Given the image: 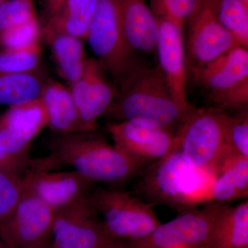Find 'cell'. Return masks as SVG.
<instances>
[{"label":"cell","instance_id":"obj_1","mask_svg":"<svg viewBox=\"0 0 248 248\" xmlns=\"http://www.w3.org/2000/svg\"><path fill=\"white\" fill-rule=\"evenodd\" d=\"M94 133L58 134L49 144V154L31 158L29 169L51 171L70 166L94 184H118L138 174L145 164L124 154Z\"/></svg>","mask_w":248,"mask_h":248},{"label":"cell","instance_id":"obj_2","mask_svg":"<svg viewBox=\"0 0 248 248\" xmlns=\"http://www.w3.org/2000/svg\"><path fill=\"white\" fill-rule=\"evenodd\" d=\"M119 86L107 114L120 122L173 131L187 113L173 99L159 66L151 68L139 62Z\"/></svg>","mask_w":248,"mask_h":248},{"label":"cell","instance_id":"obj_3","mask_svg":"<svg viewBox=\"0 0 248 248\" xmlns=\"http://www.w3.org/2000/svg\"><path fill=\"white\" fill-rule=\"evenodd\" d=\"M234 117L218 108L192 107L179 128L183 158L195 169L219 168L228 155V130Z\"/></svg>","mask_w":248,"mask_h":248},{"label":"cell","instance_id":"obj_4","mask_svg":"<svg viewBox=\"0 0 248 248\" xmlns=\"http://www.w3.org/2000/svg\"><path fill=\"white\" fill-rule=\"evenodd\" d=\"M89 197L104 229L117 241L145 239L161 224L155 210L131 194L115 189H99Z\"/></svg>","mask_w":248,"mask_h":248},{"label":"cell","instance_id":"obj_5","mask_svg":"<svg viewBox=\"0 0 248 248\" xmlns=\"http://www.w3.org/2000/svg\"><path fill=\"white\" fill-rule=\"evenodd\" d=\"M86 40L118 84L140 62L124 35L119 0H99Z\"/></svg>","mask_w":248,"mask_h":248},{"label":"cell","instance_id":"obj_6","mask_svg":"<svg viewBox=\"0 0 248 248\" xmlns=\"http://www.w3.org/2000/svg\"><path fill=\"white\" fill-rule=\"evenodd\" d=\"M227 205L213 202L161 223L145 239L129 241L135 248H212L218 222Z\"/></svg>","mask_w":248,"mask_h":248},{"label":"cell","instance_id":"obj_7","mask_svg":"<svg viewBox=\"0 0 248 248\" xmlns=\"http://www.w3.org/2000/svg\"><path fill=\"white\" fill-rule=\"evenodd\" d=\"M119 241L104 229L89 195L55 212L52 243L57 248H112Z\"/></svg>","mask_w":248,"mask_h":248},{"label":"cell","instance_id":"obj_8","mask_svg":"<svg viewBox=\"0 0 248 248\" xmlns=\"http://www.w3.org/2000/svg\"><path fill=\"white\" fill-rule=\"evenodd\" d=\"M221 0H202L190 18L186 49L187 71L200 68L237 46L218 17Z\"/></svg>","mask_w":248,"mask_h":248},{"label":"cell","instance_id":"obj_9","mask_svg":"<svg viewBox=\"0 0 248 248\" xmlns=\"http://www.w3.org/2000/svg\"><path fill=\"white\" fill-rule=\"evenodd\" d=\"M151 10L159 24L156 53L160 69L166 78L173 99L183 110L188 112L192 106L187 100L188 72L184 31L161 10L153 8Z\"/></svg>","mask_w":248,"mask_h":248},{"label":"cell","instance_id":"obj_10","mask_svg":"<svg viewBox=\"0 0 248 248\" xmlns=\"http://www.w3.org/2000/svg\"><path fill=\"white\" fill-rule=\"evenodd\" d=\"M107 129L117 149L143 164L166 160L179 149L178 135L167 129L143 126L126 121L109 124Z\"/></svg>","mask_w":248,"mask_h":248},{"label":"cell","instance_id":"obj_11","mask_svg":"<svg viewBox=\"0 0 248 248\" xmlns=\"http://www.w3.org/2000/svg\"><path fill=\"white\" fill-rule=\"evenodd\" d=\"M55 211L37 195L24 188L11 221L0 228L6 248H24L52 235Z\"/></svg>","mask_w":248,"mask_h":248},{"label":"cell","instance_id":"obj_12","mask_svg":"<svg viewBox=\"0 0 248 248\" xmlns=\"http://www.w3.org/2000/svg\"><path fill=\"white\" fill-rule=\"evenodd\" d=\"M105 71L100 62L88 60L82 76L70 89L89 131H95L98 119L107 114L118 94V89L108 79Z\"/></svg>","mask_w":248,"mask_h":248},{"label":"cell","instance_id":"obj_13","mask_svg":"<svg viewBox=\"0 0 248 248\" xmlns=\"http://www.w3.org/2000/svg\"><path fill=\"white\" fill-rule=\"evenodd\" d=\"M48 124V110L42 97L11 107L0 118V150L29 155L31 142Z\"/></svg>","mask_w":248,"mask_h":248},{"label":"cell","instance_id":"obj_14","mask_svg":"<svg viewBox=\"0 0 248 248\" xmlns=\"http://www.w3.org/2000/svg\"><path fill=\"white\" fill-rule=\"evenodd\" d=\"M22 182L24 188L55 212L87 197L94 184L75 170L54 172L32 169L26 170Z\"/></svg>","mask_w":248,"mask_h":248},{"label":"cell","instance_id":"obj_15","mask_svg":"<svg viewBox=\"0 0 248 248\" xmlns=\"http://www.w3.org/2000/svg\"><path fill=\"white\" fill-rule=\"evenodd\" d=\"M210 100L248 82V50L237 45L200 68L190 69Z\"/></svg>","mask_w":248,"mask_h":248},{"label":"cell","instance_id":"obj_16","mask_svg":"<svg viewBox=\"0 0 248 248\" xmlns=\"http://www.w3.org/2000/svg\"><path fill=\"white\" fill-rule=\"evenodd\" d=\"M124 35L134 51L156 53L159 24L146 0H119Z\"/></svg>","mask_w":248,"mask_h":248},{"label":"cell","instance_id":"obj_17","mask_svg":"<svg viewBox=\"0 0 248 248\" xmlns=\"http://www.w3.org/2000/svg\"><path fill=\"white\" fill-rule=\"evenodd\" d=\"M41 97L48 110V125L54 131L58 134L89 131L81 120L71 90L56 81H50L44 86Z\"/></svg>","mask_w":248,"mask_h":248},{"label":"cell","instance_id":"obj_18","mask_svg":"<svg viewBox=\"0 0 248 248\" xmlns=\"http://www.w3.org/2000/svg\"><path fill=\"white\" fill-rule=\"evenodd\" d=\"M99 0H65L46 27L47 38L65 34L86 39Z\"/></svg>","mask_w":248,"mask_h":248},{"label":"cell","instance_id":"obj_19","mask_svg":"<svg viewBox=\"0 0 248 248\" xmlns=\"http://www.w3.org/2000/svg\"><path fill=\"white\" fill-rule=\"evenodd\" d=\"M220 175L215 181L210 199L224 203L245 197L248 192V159L229 156L220 165Z\"/></svg>","mask_w":248,"mask_h":248},{"label":"cell","instance_id":"obj_20","mask_svg":"<svg viewBox=\"0 0 248 248\" xmlns=\"http://www.w3.org/2000/svg\"><path fill=\"white\" fill-rule=\"evenodd\" d=\"M248 246V202L227 205L218 222L211 248H244Z\"/></svg>","mask_w":248,"mask_h":248},{"label":"cell","instance_id":"obj_21","mask_svg":"<svg viewBox=\"0 0 248 248\" xmlns=\"http://www.w3.org/2000/svg\"><path fill=\"white\" fill-rule=\"evenodd\" d=\"M48 40L60 73L71 86L82 76L88 61L81 39L61 34Z\"/></svg>","mask_w":248,"mask_h":248},{"label":"cell","instance_id":"obj_22","mask_svg":"<svg viewBox=\"0 0 248 248\" xmlns=\"http://www.w3.org/2000/svg\"><path fill=\"white\" fill-rule=\"evenodd\" d=\"M45 85L32 72L0 76V104L15 107L42 96Z\"/></svg>","mask_w":248,"mask_h":248},{"label":"cell","instance_id":"obj_23","mask_svg":"<svg viewBox=\"0 0 248 248\" xmlns=\"http://www.w3.org/2000/svg\"><path fill=\"white\" fill-rule=\"evenodd\" d=\"M218 17L238 45L248 48V9L241 0H221Z\"/></svg>","mask_w":248,"mask_h":248},{"label":"cell","instance_id":"obj_24","mask_svg":"<svg viewBox=\"0 0 248 248\" xmlns=\"http://www.w3.org/2000/svg\"><path fill=\"white\" fill-rule=\"evenodd\" d=\"M41 57L39 42L22 48L5 49L0 53V76L33 72L40 64Z\"/></svg>","mask_w":248,"mask_h":248},{"label":"cell","instance_id":"obj_25","mask_svg":"<svg viewBox=\"0 0 248 248\" xmlns=\"http://www.w3.org/2000/svg\"><path fill=\"white\" fill-rule=\"evenodd\" d=\"M22 194V179L0 170V228L11 221Z\"/></svg>","mask_w":248,"mask_h":248},{"label":"cell","instance_id":"obj_26","mask_svg":"<svg viewBox=\"0 0 248 248\" xmlns=\"http://www.w3.org/2000/svg\"><path fill=\"white\" fill-rule=\"evenodd\" d=\"M40 23L37 18L0 32V43L5 49L22 48L39 42Z\"/></svg>","mask_w":248,"mask_h":248},{"label":"cell","instance_id":"obj_27","mask_svg":"<svg viewBox=\"0 0 248 248\" xmlns=\"http://www.w3.org/2000/svg\"><path fill=\"white\" fill-rule=\"evenodd\" d=\"M35 8L31 0H9L0 5V32L35 19Z\"/></svg>","mask_w":248,"mask_h":248},{"label":"cell","instance_id":"obj_28","mask_svg":"<svg viewBox=\"0 0 248 248\" xmlns=\"http://www.w3.org/2000/svg\"><path fill=\"white\" fill-rule=\"evenodd\" d=\"M227 141H228V155L226 158L229 156H240V157L248 159L247 111L238 117H234L228 130Z\"/></svg>","mask_w":248,"mask_h":248},{"label":"cell","instance_id":"obj_29","mask_svg":"<svg viewBox=\"0 0 248 248\" xmlns=\"http://www.w3.org/2000/svg\"><path fill=\"white\" fill-rule=\"evenodd\" d=\"M202 1V0H151V8L161 10L184 29Z\"/></svg>","mask_w":248,"mask_h":248},{"label":"cell","instance_id":"obj_30","mask_svg":"<svg viewBox=\"0 0 248 248\" xmlns=\"http://www.w3.org/2000/svg\"><path fill=\"white\" fill-rule=\"evenodd\" d=\"M31 158L29 155H12L0 150V170L22 179L29 169Z\"/></svg>","mask_w":248,"mask_h":248},{"label":"cell","instance_id":"obj_31","mask_svg":"<svg viewBox=\"0 0 248 248\" xmlns=\"http://www.w3.org/2000/svg\"><path fill=\"white\" fill-rule=\"evenodd\" d=\"M65 0H46L47 9L50 15V18L58 14Z\"/></svg>","mask_w":248,"mask_h":248},{"label":"cell","instance_id":"obj_32","mask_svg":"<svg viewBox=\"0 0 248 248\" xmlns=\"http://www.w3.org/2000/svg\"><path fill=\"white\" fill-rule=\"evenodd\" d=\"M52 244V235L45 239L40 240L35 244L28 246L24 248H48Z\"/></svg>","mask_w":248,"mask_h":248},{"label":"cell","instance_id":"obj_33","mask_svg":"<svg viewBox=\"0 0 248 248\" xmlns=\"http://www.w3.org/2000/svg\"><path fill=\"white\" fill-rule=\"evenodd\" d=\"M112 248H135L129 241H120L117 242Z\"/></svg>","mask_w":248,"mask_h":248},{"label":"cell","instance_id":"obj_34","mask_svg":"<svg viewBox=\"0 0 248 248\" xmlns=\"http://www.w3.org/2000/svg\"><path fill=\"white\" fill-rule=\"evenodd\" d=\"M242 1L243 4L248 9V0H241Z\"/></svg>","mask_w":248,"mask_h":248},{"label":"cell","instance_id":"obj_35","mask_svg":"<svg viewBox=\"0 0 248 248\" xmlns=\"http://www.w3.org/2000/svg\"><path fill=\"white\" fill-rule=\"evenodd\" d=\"M0 248H6V246H5L1 241H0Z\"/></svg>","mask_w":248,"mask_h":248},{"label":"cell","instance_id":"obj_36","mask_svg":"<svg viewBox=\"0 0 248 248\" xmlns=\"http://www.w3.org/2000/svg\"><path fill=\"white\" fill-rule=\"evenodd\" d=\"M48 248H57L56 247H55V246H53V243H52L51 245H50V246Z\"/></svg>","mask_w":248,"mask_h":248},{"label":"cell","instance_id":"obj_37","mask_svg":"<svg viewBox=\"0 0 248 248\" xmlns=\"http://www.w3.org/2000/svg\"><path fill=\"white\" fill-rule=\"evenodd\" d=\"M4 2V0H0V5H1L3 4V3Z\"/></svg>","mask_w":248,"mask_h":248},{"label":"cell","instance_id":"obj_38","mask_svg":"<svg viewBox=\"0 0 248 248\" xmlns=\"http://www.w3.org/2000/svg\"></svg>","mask_w":248,"mask_h":248}]
</instances>
